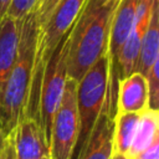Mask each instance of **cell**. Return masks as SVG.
Returning <instances> with one entry per match:
<instances>
[{"label": "cell", "mask_w": 159, "mask_h": 159, "mask_svg": "<svg viewBox=\"0 0 159 159\" xmlns=\"http://www.w3.org/2000/svg\"><path fill=\"white\" fill-rule=\"evenodd\" d=\"M36 10L20 20V36L14 65L0 96V124L9 135L25 117L31 92L39 40Z\"/></svg>", "instance_id": "1"}, {"label": "cell", "mask_w": 159, "mask_h": 159, "mask_svg": "<svg viewBox=\"0 0 159 159\" xmlns=\"http://www.w3.org/2000/svg\"><path fill=\"white\" fill-rule=\"evenodd\" d=\"M118 1L87 0L71 30L67 51V77L78 82L96 61L107 52L111 21Z\"/></svg>", "instance_id": "2"}, {"label": "cell", "mask_w": 159, "mask_h": 159, "mask_svg": "<svg viewBox=\"0 0 159 159\" xmlns=\"http://www.w3.org/2000/svg\"><path fill=\"white\" fill-rule=\"evenodd\" d=\"M86 2L87 0H60L52 10L51 15L48 16L47 21L40 27L34 68V80L25 117H30L36 120L40 84L45 66L60 41L70 32V30L76 24Z\"/></svg>", "instance_id": "3"}, {"label": "cell", "mask_w": 159, "mask_h": 159, "mask_svg": "<svg viewBox=\"0 0 159 159\" xmlns=\"http://www.w3.org/2000/svg\"><path fill=\"white\" fill-rule=\"evenodd\" d=\"M108 71L109 63L106 52L77 83L76 99L78 113V137L71 159L80 158L99 114L106 109Z\"/></svg>", "instance_id": "4"}, {"label": "cell", "mask_w": 159, "mask_h": 159, "mask_svg": "<svg viewBox=\"0 0 159 159\" xmlns=\"http://www.w3.org/2000/svg\"><path fill=\"white\" fill-rule=\"evenodd\" d=\"M71 30L60 41L50 56L41 78L36 122L43 133L47 145L50 144L52 120L62 99L65 82L67 78V51L70 46Z\"/></svg>", "instance_id": "5"}, {"label": "cell", "mask_w": 159, "mask_h": 159, "mask_svg": "<svg viewBox=\"0 0 159 159\" xmlns=\"http://www.w3.org/2000/svg\"><path fill=\"white\" fill-rule=\"evenodd\" d=\"M77 81L67 77L62 99L55 113L50 135V159H71L78 137Z\"/></svg>", "instance_id": "6"}, {"label": "cell", "mask_w": 159, "mask_h": 159, "mask_svg": "<svg viewBox=\"0 0 159 159\" xmlns=\"http://www.w3.org/2000/svg\"><path fill=\"white\" fill-rule=\"evenodd\" d=\"M153 2L154 0H139L138 2L133 26L118 56L119 80L137 71L140 42L144 35V31L149 24Z\"/></svg>", "instance_id": "7"}, {"label": "cell", "mask_w": 159, "mask_h": 159, "mask_svg": "<svg viewBox=\"0 0 159 159\" xmlns=\"http://www.w3.org/2000/svg\"><path fill=\"white\" fill-rule=\"evenodd\" d=\"M9 135L12 143L14 159H50L48 145L34 118L24 117Z\"/></svg>", "instance_id": "8"}, {"label": "cell", "mask_w": 159, "mask_h": 159, "mask_svg": "<svg viewBox=\"0 0 159 159\" xmlns=\"http://www.w3.org/2000/svg\"><path fill=\"white\" fill-rule=\"evenodd\" d=\"M149 108L148 81L135 71L119 80L117 94V113H142Z\"/></svg>", "instance_id": "9"}, {"label": "cell", "mask_w": 159, "mask_h": 159, "mask_svg": "<svg viewBox=\"0 0 159 159\" xmlns=\"http://www.w3.org/2000/svg\"><path fill=\"white\" fill-rule=\"evenodd\" d=\"M113 155V119L103 109L78 159H111Z\"/></svg>", "instance_id": "10"}, {"label": "cell", "mask_w": 159, "mask_h": 159, "mask_svg": "<svg viewBox=\"0 0 159 159\" xmlns=\"http://www.w3.org/2000/svg\"><path fill=\"white\" fill-rule=\"evenodd\" d=\"M20 36V21L5 15L0 19V96L14 65Z\"/></svg>", "instance_id": "11"}, {"label": "cell", "mask_w": 159, "mask_h": 159, "mask_svg": "<svg viewBox=\"0 0 159 159\" xmlns=\"http://www.w3.org/2000/svg\"><path fill=\"white\" fill-rule=\"evenodd\" d=\"M159 58V0H154L149 24L142 37L137 71L147 76L152 65Z\"/></svg>", "instance_id": "12"}, {"label": "cell", "mask_w": 159, "mask_h": 159, "mask_svg": "<svg viewBox=\"0 0 159 159\" xmlns=\"http://www.w3.org/2000/svg\"><path fill=\"white\" fill-rule=\"evenodd\" d=\"M157 138H159V111L148 108L139 116L135 134L125 157L128 159H133Z\"/></svg>", "instance_id": "13"}, {"label": "cell", "mask_w": 159, "mask_h": 159, "mask_svg": "<svg viewBox=\"0 0 159 159\" xmlns=\"http://www.w3.org/2000/svg\"><path fill=\"white\" fill-rule=\"evenodd\" d=\"M140 113H117L113 118V153L127 155Z\"/></svg>", "instance_id": "14"}, {"label": "cell", "mask_w": 159, "mask_h": 159, "mask_svg": "<svg viewBox=\"0 0 159 159\" xmlns=\"http://www.w3.org/2000/svg\"><path fill=\"white\" fill-rule=\"evenodd\" d=\"M159 58L154 61L149 72L147 73L148 93H149V108L159 111Z\"/></svg>", "instance_id": "15"}, {"label": "cell", "mask_w": 159, "mask_h": 159, "mask_svg": "<svg viewBox=\"0 0 159 159\" xmlns=\"http://www.w3.org/2000/svg\"><path fill=\"white\" fill-rule=\"evenodd\" d=\"M37 2H39V0H12L7 9L6 15L20 21L29 12L36 10Z\"/></svg>", "instance_id": "16"}, {"label": "cell", "mask_w": 159, "mask_h": 159, "mask_svg": "<svg viewBox=\"0 0 159 159\" xmlns=\"http://www.w3.org/2000/svg\"><path fill=\"white\" fill-rule=\"evenodd\" d=\"M60 0H39L36 6V14H37V21L39 26L41 27L51 15L55 6L58 4Z\"/></svg>", "instance_id": "17"}, {"label": "cell", "mask_w": 159, "mask_h": 159, "mask_svg": "<svg viewBox=\"0 0 159 159\" xmlns=\"http://www.w3.org/2000/svg\"><path fill=\"white\" fill-rule=\"evenodd\" d=\"M133 159H159V138H157L149 147L137 154Z\"/></svg>", "instance_id": "18"}, {"label": "cell", "mask_w": 159, "mask_h": 159, "mask_svg": "<svg viewBox=\"0 0 159 159\" xmlns=\"http://www.w3.org/2000/svg\"><path fill=\"white\" fill-rule=\"evenodd\" d=\"M1 159H14V150H12V143H11L10 135L7 138V143H6V147L4 149V153H2Z\"/></svg>", "instance_id": "19"}, {"label": "cell", "mask_w": 159, "mask_h": 159, "mask_svg": "<svg viewBox=\"0 0 159 159\" xmlns=\"http://www.w3.org/2000/svg\"><path fill=\"white\" fill-rule=\"evenodd\" d=\"M7 138L9 135H6V133L4 132L1 124H0V159L2 157V153H4V149L6 147V143H7Z\"/></svg>", "instance_id": "20"}, {"label": "cell", "mask_w": 159, "mask_h": 159, "mask_svg": "<svg viewBox=\"0 0 159 159\" xmlns=\"http://www.w3.org/2000/svg\"><path fill=\"white\" fill-rule=\"evenodd\" d=\"M12 0H0V19L7 14V9Z\"/></svg>", "instance_id": "21"}, {"label": "cell", "mask_w": 159, "mask_h": 159, "mask_svg": "<svg viewBox=\"0 0 159 159\" xmlns=\"http://www.w3.org/2000/svg\"><path fill=\"white\" fill-rule=\"evenodd\" d=\"M111 159H128L125 155H123V154H118V153H113V155H112V158Z\"/></svg>", "instance_id": "22"}, {"label": "cell", "mask_w": 159, "mask_h": 159, "mask_svg": "<svg viewBox=\"0 0 159 159\" xmlns=\"http://www.w3.org/2000/svg\"><path fill=\"white\" fill-rule=\"evenodd\" d=\"M101 2H107V1H118V0H99Z\"/></svg>", "instance_id": "23"}]
</instances>
